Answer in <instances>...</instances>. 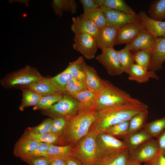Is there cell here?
Returning <instances> with one entry per match:
<instances>
[{"mask_svg":"<svg viewBox=\"0 0 165 165\" xmlns=\"http://www.w3.org/2000/svg\"><path fill=\"white\" fill-rule=\"evenodd\" d=\"M148 108L146 105L139 101L97 112L92 126L98 134L102 133L113 125L129 121L135 115Z\"/></svg>","mask_w":165,"mask_h":165,"instance_id":"obj_1","label":"cell"},{"mask_svg":"<svg viewBox=\"0 0 165 165\" xmlns=\"http://www.w3.org/2000/svg\"><path fill=\"white\" fill-rule=\"evenodd\" d=\"M97 113L96 111L79 113L68 120L62 136L65 145L74 146L87 133L96 119Z\"/></svg>","mask_w":165,"mask_h":165,"instance_id":"obj_2","label":"cell"},{"mask_svg":"<svg viewBox=\"0 0 165 165\" xmlns=\"http://www.w3.org/2000/svg\"><path fill=\"white\" fill-rule=\"evenodd\" d=\"M129 94L105 80L103 88L97 94L96 110L100 111L124 104L139 101Z\"/></svg>","mask_w":165,"mask_h":165,"instance_id":"obj_3","label":"cell"},{"mask_svg":"<svg viewBox=\"0 0 165 165\" xmlns=\"http://www.w3.org/2000/svg\"><path fill=\"white\" fill-rule=\"evenodd\" d=\"M97 134L92 125L87 133L73 146V156L83 164L95 165L98 160L96 143Z\"/></svg>","mask_w":165,"mask_h":165,"instance_id":"obj_4","label":"cell"},{"mask_svg":"<svg viewBox=\"0 0 165 165\" xmlns=\"http://www.w3.org/2000/svg\"><path fill=\"white\" fill-rule=\"evenodd\" d=\"M42 112L52 119L62 118L69 120L78 114L79 104L75 99L65 92L60 100Z\"/></svg>","mask_w":165,"mask_h":165,"instance_id":"obj_5","label":"cell"},{"mask_svg":"<svg viewBox=\"0 0 165 165\" xmlns=\"http://www.w3.org/2000/svg\"><path fill=\"white\" fill-rule=\"evenodd\" d=\"M42 77L35 68L27 66L24 68L9 75L2 80L1 84L4 87L29 85L39 80Z\"/></svg>","mask_w":165,"mask_h":165,"instance_id":"obj_6","label":"cell"},{"mask_svg":"<svg viewBox=\"0 0 165 165\" xmlns=\"http://www.w3.org/2000/svg\"><path fill=\"white\" fill-rule=\"evenodd\" d=\"M96 143L98 160L106 156L127 148L123 141L104 133L97 134Z\"/></svg>","mask_w":165,"mask_h":165,"instance_id":"obj_7","label":"cell"},{"mask_svg":"<svg viewBox=\"0 0 165 165\" xmlns=\"http://www.w3.org/2000/svg\"><path fill=\"white\" fill-rule=\"evenodd\" d=\"M97 61L105 68L112 76L120 75L124 72L120 64L117 51L113 48L101 50V53L96 57Z\"/></svg>","mask_w":165,"mask_h":165,"instance_id":"obj_8","label":"cell"},{"mask_svg":"<svg viewBox=\"0 0 165 165\" xmlns=\"http://www.w3.org/2000/svg\"><path fill=\"white\" fill-rule=\"evenodd\" d=\"M73 48L88 60L94 58L98 48L95 36L86 33L75 35Z\"/></svg>","mask_w":165,"mask_h":165,"instance_id":"obj_9","label":"cell"},{"mask_svg":"<svg viewBox=\"0 0 165 165\" xmlns=\"http://www.w3.org/2000/svg\"><path fill=\"white\" fill-rule=\"evenodd\" d=\"M156 140L152 138L145 142L130 153V158L141 163H147L160 155Z\"/></svg>","mask_w":165,"mask_h":165,"instance_id":"obj_10","label":"cell"},{"mask_svg":"<svg viewBox=\"0 0 165 165\" xmlns=\"http://www.w3.org/2000/svg\"><path fill=\"white\" fill-rule=\"evenodd\" d=\"M100 8L103 12L108 26L119 29L128 23L140 21L139 17L133 16L103 6Z\"/></svg>","mask_w":165,"mask_h":165,"instance_id":"obj_11","label":"cell"},{"mask_svg":"<svg viewBox=\"0 0 165 165\" xmlns=\"http://www.w3.org/2000/svg\"><path fill=\"white\" fill-rule=\"evenodd\" d=\"M144 28L140 22L130 23L119 28L115 45L130 43Z\"/></svg>","mask_w":165,"mask_h":165,"instance_id":"obj_12","label":"cell"},{"mask_svg":"<svg viewBox=\"0 0 165 165\" xmlns=\"http://www.w3.org/2000/svg\"><path fill=\"white\" fill-rule=\"evenodd\" d=\"M129 44L131 51L148 50L153 51L156 46L157 38L144 28L140 31Z\"/></svg>","mask_w":165,"mask_h":165,"instance_id":"obj_13","label":"cell"},{"mask_svg":"<svg viewBox=\"0 0 165 165\" xmlns=\"http://www.w3.org/2000/svg\"><path fill=\"white\" fill-rule=\"evenodd\" d=\"M118 29L107 26L99 28L95 37L98 48L101 50L113 48Z\"/></svg>","mask_w":165,"mask_h":165,"instance_id":"obj_14","label":"cell"},{"mask_svg":"<svg viewBox=\"0 0 165 165\" xmlns=\"http://www.w3.org/2000/svg\"><path fill=\"white\" fill-rule=\"evenodd\" d=\"M138 15L144 28L154 37L165 38V22L152 19L143 11Z\"/></svg>","mask_w":165,"mask_h":165,"instance_id":"obj_15","label":"cell"},{"mask_svg":"<svg viewBox=\"0 0 165 165\" xmlns=\"http://www.w3.org/2000/svg\"><path fill=\"white\" fill-rule=\"evenodd\" d=\"M21 87L23 89L33 91L42 97L50 94L63 93L61 92L57 89L51 78L42 77L35 82Z\"/></svg>","mask_w":165,"mask_h":165,"instance_id":"obj_16","label":"cell"},{"mask_svg":"<svg viewBox=\"0 0 165 165\" xmlns=\"http://www.w3.org/2000/svg\"><path fill=\"white\" fill-rule=\"evenodd\" d=\"M97 95V93L87 89L71 96L78 102L79 113L96 111Z\"/></svg>","mask_w":165,"mask_h":165,"instance_id":"obj_17","label":"cell"},{"mask_svg":"<svg viewBox=\"0 0 165 165\" xmlns=\"http://www.w3.org/2000/svg\"><path fill=\"white\" fill-rule=\"evenodd\" d=\"M165 61V38H157L156 46L152 52L149 70L155 72L162 69Z\"/></svg>","mask_w":165,"mask_h":165,"instance_id":"obj_18","label":"cell"},{"mask_svg":"<svg viewBox=\"0 0 165 165\" xmlns=\"http://www.w3.org/2000/svg\"><path fill=\"white\" fill-rule=\"evenodd\" d=\"M72 21L71 29L75 35L86 33L95 37L99 28L90 20L80 16L72 17Z\"/></svg>","mask_w":165,"mask_h":165,"instance_id":"obj_19","label":"cell"},{"mask_svg":"<svg viewBox=\"0 0 165 165\" xmlns=\"http://www.w3.org/2000/svg\"><path fill=\"white\" fill-rule=\"evenodd\" d=\"M128 75L129 80L139 83L146 82L150 79H159L158 76L155 72L149 70L136 64L132 67Z\"/></svg>","mask_w":165,"mask_h":165,"instance_id":"obj_20","label":"cell"},{"mask_svg":"<svg viewBox=\"0 0 165 165\" xmlns=\"http://www.w3.org/2000/svg\"><path fill=\"white\" fill-rule=\"evenodd\" d=\"M85 84L88 89L96 93H98L103 87L105 80L101 79L96 70L86 64Z\"/></svg>","mask_w":165,"mask_h":165,"instance_id":"obj_21","label":"cell"},{"mask_svg":"<svg viewBox=\"0 0 165 165\" xmlns=\"http://www.w3.org/2000/svg\"><path fill=\"white\" fill-rule=\"evenodd\" d=\"M40 142L22 136L15 143L13 154L21 158L32 152Z\"/></svg>","mask_w":165,"mask_h":165,"instance_id":"obj_22","label":"cell"},{"mask_svg":"<svg viewBox=\"0 0 165 165\" xmlns=\"http://www.w3.org/2000/svg\"><path fill=\"white\" fill-rule=\"evenodd\" d=\"M130 158L128 148L106 156L99 160L95 165H127Z\"/></svg>","mask_w":165,"mask_h":165,"instance_id":"obj_23","label":"cell"},{"mask_svg":"<svg viewBox=\"0 0 165 165\" xmlns=\"http://www.w3.org/2000/svg\"><path fill=\"white\" fill-rule=\"evenodd\" d=\"M143 129L127 136L123 140L126 144L130 153L143 143L152 138Z\"/></svg>","mask_w":165,"mask_h":165,"instance_id":"obj_24","label":"cell"},{"mask_svg":"<svg viewBox=\"0 0 165 165\" xmlns=\"http://www.w3.org/2000/svg\"><path fill=\"white\" fill-rule=\"evenodd\" d=\"M100 7L103 6L135 17L138 14L123 0H94Z\"/></svg>","mask_w":165,"mask_h":165,"instance_id":"obj_25","label":"cell"},{"mask_svg":"<svg viewBox=\"0 0 165 165\" xmlns=\"http://www.w3.org/2000/svg\"><path fill=\"white\" fill-rule=\"evenodd\" d=\"M23 136L37 141L58 146L64 145L63 138L50 133L37 134L31 133L25 130Z\"/></svg>","mask_w":165,"mask_h":165,"instance_id":"obj_26","label":"cell"},{"mask_svg":"<svg viewBox=\"0 0 165 165\" xmlns=\"http://www.w3.org/2000/svg\"><path fill=\"white\" fill-rule=\"evenodd\" d=\"M73 148V146L72 145L58 146L50 145L47 157L51 160L57 159H66L70 156H74Z\"/></svg>","mask_w":165,"mask_h":165,"instance_id":"obj_27","label":"cell"},{"mask_svg":"<svg viewBox=\"0 0 165 165\" xmlns=\"http://www.w3.org/2000/svg\"><path fill=\"white\" fill-rule=\"evenodd\" d=\"M148 114L147 109L137 113L130 119L128 136L143 129L147 123Z\"/></svg>","mask_w":165,"mask_h":165,"instance_id":"obj_28","label":"cell"},{"mask_svg":"<svg viewBox=\"0 0 165 165\" xmlns=\"http://www.w3.org/2000/svg\"><path fill=\"white\" fill-rule=\"evenodd\" d=\"M86 64L83 57L81 56L76 60L70 62L68 66L73 77L85 83Z\"/></svg>","mask_w":165,"mask_h":165,"instance_id":"obj_29","label":"cell"},{"mask_svg":"<svg viewBox=\"0 0 165 165\" xmlns=\"http://www.w3.org/2000/svg\"><path fill=\"white\" fill-rule=\"evenodd\" d=\"M131 50L130 45L128 44L123 49L117 51L119 59L124 72L128 74L135 63Z\"/></svg>","mask_w":165,"mask_h":165,"instance_id":"obj_30","label":"cell"},{"mask_svg":"<svg viewBox=\"0 0 165 165\" xmlns=\"http://www.w3.org/2000/svg\"><path fill=\"white\" fill-rule=\"evenodd\" d=\"M143 129L152 138H157L165 130V117L147 123Z\"/></svg>","mask_w":165,"mask_h":165,"instance_id":"obj_31","label":"cell"},{"mask_svg":"<svg viewBox=\"0 0 165 165\" xmlns=\"http://www.w3.org/2000/svg\"><path fill=\"white\" fill-rule=\"evenodd\" d=\"M22 99L19 107L20 110L23 111L27 107L35 106L39 102L42 96L31 90L23 89Z\"/></svg>","mask_w":165,"mask_h":165,"instance_id":"obj_32","label":"cell"},{"mask_svg":"<svg viewBox=\"0 0 165 165\" xmlns=\"http://www.w3.org/2000/svg\"><path fill=\"white\" fill-rule=\"evenodd\" d=\"M73 77L68 67L63 72L51 79L57 89L61 93L65 92V88Z\"/></svg>","mask_w":165,"mask_h":165,"instance_id":"obj_33","label":"cell"},{"mask_svg":"<svg viewBox=\"0 0 165 165\" xmlns=\"http://www.w3.org/2000/svg\"><path fill=\"white\" fill-rule=\"evenodd\" d=\"M129 126V121H125L108 128L103 133L116 138H121L124 140L128 136Z\"/></svg>","mask_w":165,"mask_h":165,"instance_id":"obj_34","label":"cell"},{"mask_svg":"<svg viewBox=\"0 0 165 165\" xmlns=\"http://www.w3.org/2000/svg\"><path fill=\"white\" fill-rule=\"evenodd\" d=\"M148 13L152 19L157 21L165 20V0H158L152 3Z\"/></svg>","mask_w":165,"mask_h":165,"instance_id":"obj_35","label":"cell"},{"mask_svg":"<svg viewBox=\"0 0 165 165\" xmlns=\"http://www.w3.org/2000/svg\"><path fill=\"white\" fill-rule=\"evenodd\" d=\"M82 17L90 20L98 28L106 26V20L102 10L98 8L80 15Z\"/></svg>","mask_w":165,"mask_h":165,"instance_id":"obj_36","label":"cell"},{"mask_svg":"<svg viewBox=\"0 0 165 165\" xmlns=\"http://www.w3.org/2000/svg\"><path fill=\"white\" fill-rule=\"evenodd\" d=\"M64 93L50 94L42 97L39 102L34 106L33 109L43 110L50 108L62 98Z\"/></svg>","mask_w":165,"mask_h":165,"instance_id":"obj_37","label":"cell"},{"mask_svg":"<svg viewBox=\"0 0 165 165\" xmlns=\"http://www.w3.org/2000/svg\"><path fill=\"white\" fill-rule=\"evenodd\" d=\"M135 52L133 54L135 63L148 69L152 51L141 50Z\"/></svg>","mask_w":165,"mask_h":165,"instance_id":"obj_38","label":"cell"},{"mask_svg":"<svg viewBox=\"0 0 165 165\" xmlns=\"http://www.w3.org/2000/svg\"><path fill=\"white\" fill-rule=\"evenodd\" d=\"M87 89H88L85 83L73 78L67 85L65 92L72 96Z\"/></svg>","mask_w":165,"mask_h":165,"instance_id":"obj_39","label":"cell"},{"mask_svg":"<svg viewBox=\"0 0 165 165\" xmlns=\"http://www.w3.org/2000/svg\"><path fill=\"white\" fill-rule=\"evenodd\" d=\"M52 119L53 123L50 133L62 137L68 120L62 118Z\"/></svg>","mask_w":165,"mask_h":165,"instance_id":"obj_40","label":"cell"},{"mask_svg":"<svg viewBox=\"0 0 165 165\" xmlns=\"http://www.w3.org/2000/svg\"><path fill=\"white\" fill-rule=\"evenodd\" d=\"M53 119L49 118L44 120L39 125L28 127L26 130L33 134H42L50 132L53 123Z\"/></svg>","mask_w":165,"mask_h":165,"instance_id":"obj_41","label":"cell"},{"mask_svg":"<svg viewBox=\"0 0 165 165\" xmlns=\"http://www.w3.org/2000/svg\"><path fill=\"white\" fill-rule=\"evenodd\" d=\"M54 4L57 13H60L64 10L74 13L76 12L77 5L75 0L57 1L55 2Z\"/></svg>","mask_w":165,"mask_h":165,"instance_id":"obj_42","label":"cell"},{"mask_svg":"<svg viewBox=\"0 0 165 165\" xmlns=\"http://www.w3.org/2000/svg\"><path fill=\"white\" fill-rule=\"evenodd\" d=\"M50 144L40 142L38 146L31 152L21 157L23 159L34 157L45 156L47 157L48 149Z\"/></svg>","mask_w":165,"mask_h":165,"instance_id":"obj_43","label":"cell"},{"mask_svg":"<svg viewBox=\"0 0 165 165\" xmlns=\"http://www.w3.org/2000/svg\"><path fill=\"white\" fill-rule=\"evenodd\" d=\"M29 165H49L51 160L47 156H41L23 159Z\"/></svg>","mask_w":165,"mask_h":165,"instance_id":"obj_44","label":"cell"},{"mask_svg":"<svg viewBox=\"0 0 165 165\" xmlns=\"http://www.w3.org/2000/svg\"><path fill=\"white\" fill-rule=\"evenodd\" d=\"M79 1L83 6V13L100 8V6L94 0H80Z\"/></svg>","mask_w":165,"mask_h":165,"instance_id":"obj_45","label":"cell"},{"mask_svg":"<svg viewBox=\"0 0 165 165\" xmlns=\"http://www.w3.org/2000/svg\"><path fill=\"white\" fill-rule=\"evenodd\" d=\"M161 154L165 157V130L156 140Z\"/></svg>","mask_w":165,"mask_h":165,"instance_id":"obj_46","label":"cell"},{"mask_svg":"<svg viewBox=\"0 0 165 165\" xmlns=\"http://www.w3.org/2000/svg\"><path fill=\"white\" fill-rule=\"evenodd\" d=\"M144 165H165V157L161 154L152 160L145 163Z\"/></svg>","mask_w":165,"mask_h":165,"instance_id":"obj_47","label":"cell"},{"mask_svg":"<svg viewBox=\"0 0 165 165\" xmlns=\"http://www.w3.org/2000/svg\"><path fill=\"white\" fill-rule=\"evenodd\" d=\"M67 165H82V162L78 158L72 156L66 159Z\"/></svg>","mask_w":165,"mask_h":165,"instance_id":"obj_48","label":"cell"},{"mask_svg":"<svg viewBox=\"0 0 165 165\" xmlns=\"http://www.w3.org/2000/svg\"><path fill=\"white\" fill-rule=\"evenodd\" d=\"M49 165H67L66 159H57L51 160Z\"/></svg>","mask_w":165,"mask_h":165,"instance_id":"obj_49","label":"cell"},{"mask_svg":"<svg viewBox=\"0 0 165 165\" xmlns=\"http://www.w3.org/2000/svg\"><path fill=\"white\" fill-rule=\"evenodd\" d=\"M127 165H141V163L129 159Z\"/></svg>","mask_w":165,"mask_h":165,"instance_id":"obj_50","label":"cell"},{"mask_svg":"<svg viewBox=\"0 0 165 165\" xmlns=\"http://www.w3.org/2000/svg\"><path fill=\"white\" fill-rule=\"evenodd\" d=\"M82 165H86V164H82Z\"/></svg>","mask_w":165,"mask_h":165,"instance_id":"obj_51","label":"cell"}]
</instances>
